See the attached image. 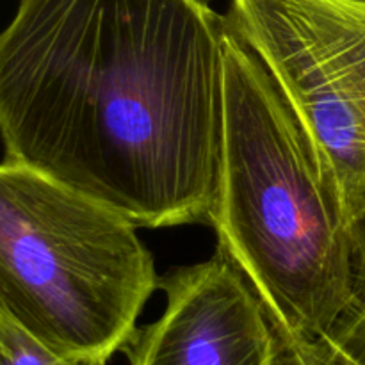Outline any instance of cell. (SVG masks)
<instances>
[{
	"mask_svg": "<svg viewBox=\"0 0 365 365\" xmlns=\"http://www.w3.org/2000/svg\"><path fill=\"white\" fill-rule=\"evenodd\" d=\"M227 31L205 0H18L0 32L4 163L138 228L209 223Z\"/></svg>",
	"mask_w": 365,
	"mask_h": 365,
	"instance_id": "cell-1",
	"label": "cell"
},
{
	"mask_svg": "<svg viewBox=\"0 0 365 365\" xmlns=\"http://www.w3.org/2000/svg\"><path fill=\"white\" fill-rule=\"evenodd\" d=\"M221 177L209 223L271 324L321 339L351 291L355 212L260 57L228 25Z\"/></svg>",
	"mask_w": 365,
	"mask_h": 365,
	"instance_id": "cell-2",
	"label": "cell"
},
{
	"mask_svg": "<svg viewBox=\"0 0 365 365\" xmlns=\"http://www.w3.org/2000/svg\"><path fill=\"white\" fill-rule=\"evenodd\" d=\"M130 221L16 164H0V309L68 360L106 365L160 287Z\"/></svg>",
	"mask_w": 365,
	"mask_h": 365,
	"instance_id": "cell-3",
	"label": "cell"
},
{
	"mask_svg": "<svg viewBox=\"0 0 365 365\" xmlns=\"http://www.w3.org/2000/svg\"><path fill=\"white\" fill-rule=\"evenodd\" d=\"M227 21L266 64L359 216L365 203V0H230Z\"/></svg>",
	"mask_w": 365,
	"mask_h": 365,
	"instance_id": "cell-4",
	"label": "cell"
},
{
	"mask_svg": "<svg viewBox=\"0 0 365 365\" xmlns=\"http://www.w3.org/2000/svg\"><path fill=\"white\" fill-rule=\"evenodd\" d=\"M160 289L163 316L123 348L130 365H277L266 310L223 250L163 277Z\"/></svg>",
	"mask_w": 365,
	"mask_h": 365,
	"instance_id": "cell-5",
	"label": "cell"
},
{
	"mask_svg": "<svg viewBox=\"0 0 365 365\" xmlns=\"http://www.w3.org/2000/svg\"><path fill=\"white\" fill-rule=\"evenodd\" d=\"M324 339L353 362L365 365V203L355 217V252L348 303Z\"/></svg>",
	"mask_w": 365,
	"mask_h": 365,
	"instance_id": "cell-6",
	"label": "cell"
},
{
	"mask_svg": "<svg viewBox=\"0 0 365 365\" xmlns=\"http://www.w3.org/2000/svg\"><path fill=\"white\" fill-rule=\"evenodd\" d=\"M0 365H86L46 348L0 309Z\"/></svg>",
	"mask_w": 365,
	"mask_h": 365,
	"instance_id": "cell-7",
	"label": "cell"
},
{
	"mask_svg": "<svg viewBox=\"0 0 365 365\" xmlns=\"http://www.w3.org/2000/svg\"><path fill=\"white\" fill-rule=\"evenodd\" d=\"M271 328L277 346V365H359L324 337L299 339L285 334L274 324Z\"/></svg>",
	"mask_w": 365,
	"mask_h": 365,
	"instance_id": "cell-8",
	"label": "cell"
}]
</instances>
